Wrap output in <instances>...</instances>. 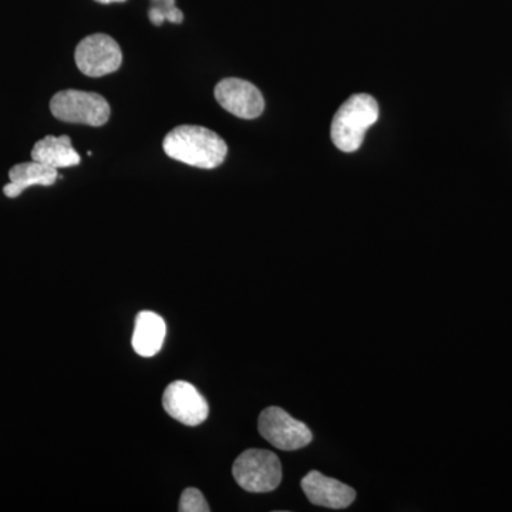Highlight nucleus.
Instances as JSON below:
<instances>
[{
  "label": "nucleus",
  "mask_w": 512,
  "mask_h": 512,
  "mask_svg": "<svg viewBox=\"0 0 512 512\" xmlns=\"http://www.w3.org/2000/svg\"><path fill=\"white\" fill-rule=\"evenodd\" d=\"M168 157L192 167L214 170L224 163L228 146L217 133L201 126H178L163 140Z\"/></svg>",
  "instance_id": "nucleus-1"
},
{
  "label": "nucleus",
  "mask_w": 512,
  "mask_h": 512,
  "mask_svg": "<svg viewBox=\"0 0 512 512\" xmlns=\"http://www.w3.org/2000/svg\"><path fill=\"white\" fill-rule=\"evenodd\" d=\"M379 120V104L370 94H353L340 106L330 127L333 144L345 153L359 150L367 130Z\"/></svg>",
  "instance_id": "nucleus-2"
},
{
  "label": "nucleus",
  "mask_w": 512,
  "mask_h": 512,
  "mask_svg": "<svg viewBox=\"0 0 512 512\" xmlns=\"http://www.w3.org/2000/svg\"><path fill=\"white\" fill-rule=\"evenodd\" d=\"M232 474L248 493H271L282 481L281 461L272 451L249 448L235 460Z\"/></svg>",
  "instance_id": "nucleus-3"
},
{
  "label": "nucleus",
  "mask_w": 512,
  "mask_h": 512,
  "mask_svg": "<svg viewBox=\"0 0 512 512\" xmlns=\"http://www.w3.org/2000/svg\"><path fill=\"white\" fill-rule=\"evenodd\" d=\"M50 111L64 123L92 127L104 126L111 114L109 101L101 94L73 89L56 93L50 100Z\"/></svg>",
  "instance_id": "nucleus-4"
},
{
  "label": "nucleus",
  "mask_w": 512,
  "mask_h": 512,
  "mask_svg": "<svg viewBox=\"0 0 512 512\" xmlns=\"http://www.w3.org/2000/svg\"><path fill=\"white\" fill-rule=\"evenodd\" d=\"M258 430L269 444L284 451L301 450L309 446L313 439L312 431L305 423L275 406L261 413Z\"/></svg>",
  "instance_id": "nucleus-5"
},
{
  "label": "nucleus",
  "mask_w": 512,
  "mask_h": 512,
  "mask_svg": "<svg viewBox=\"0 0 512 512\" xmlns=\"http://www.w3.org/2000/svg\"><path fill=\"white\" fill-rule=\"evenodd\" d=\"M77 69L89 77H103L117 72L123 63L119 43L104 33L84 37L74 53Z\"/></svg>",
  "instance_id": "nucleus-6"
},
{
  "label": "nucleus",
  "mask_w": 512,
  "mask_h": 512,
  "mask_svg": "<svg viewBox=\"0 0 512 512\" xmlns=\"http://www.w3.org/2000/svg\"><path fill=\"white\" fill-rule=\"evenodd\" d=\"M214 94L222 109L239 119L254 120L264 113V96L247 80L228 77L217 84Z\"/></svg>",
  "instance_id": "nucleus-7"
},
{
  "label": "nucleus",
  "mask_w": 512,
  "mask_h": 512,
  "mask_svg": "<svg viewBox=\"0 0 512 512\" xmlns=\"http://www.w3.org/2000/svg\"><path fill=\"white\" fill-rule=\"evenodd\" d=\"M163 406L168 416L188 427L200 426L210 413L204 396L184 380L168 384L163 394Z\"/></svg>",
  "instance_id": "nucleus-8"
},
{
  "label": "nucleus",
  "mask_w": 512,
  "mask_h": 512,
  "mask_svg": "<svg viewBox=\"0 0 512 512\" xmlns=\"http://www.w3.org/2000/svg\"><path fill=\"white\" fill-rule=\"evenodd\" d=\"M301 485L308 500L319 507L342 510L356 500V491L352 487L335 478L323 476L319 471L306 474Z\"/></svg>",
  "instance_id": "nucleus-9"
},
{
  "label": "nucleus",
  "mask_w": 512,
  "mask_h": 512,
  "mask_svg": "<svg viewBox=\"0 0 512 512\" xmlns=\"http://www.w3.org/2000/svg\"><path fill=\"white\" fill-rule=\"evenodd\" d=\"M167 326L157 313L143 311L138 313L133 333V349L138 356L153 357L163 348Z\"/></svg>",
  "instance_id": "nucleus-10"
},
{
  "label": "nucleus",
  "mask_w": 512,
  "mask_h": 512,
  "mask_svg": "<svg viewBox=\"0 0 512 512\" xmlns=\"http://www.w3.org/2000/svg\"><path fill=\"white\" fill-rule=\"evenodd\" d=\"M57 178L59 175H57L56 168L50 167V165L37 163V161L18 164L10 168V183L3 187V192L8 198H16L33 185L50 187L56 183Z\"/></svg>",
  "instance_id": "nucleus-11"
},
{
  "label": "nucleus",
  "mask_w": 512,
  "mask_h": 512,
  "mask_svg": "<svg viewBox=\"0 0 512 512\" xmlns=\"http://www.w3.org/2000/svg\"><path fill=\"white\" fill-rule=\"evenodd\" d=\"M32 160L56 170L80 164L79 153L74 150L69 136H46L37 141L32 150Z\"/></svg>",
  "instance_id": "nucleus-12"
},
{
  "label": "nucleus",
  "mask_w": 512,
  "mask_h": 512,
  "mask_svg": "<svg viewBox=\"0 0 512 512\" xmlns=\"http://www.w3.org/2000/svg\"><path fill=\"white\" fill-rule=\"evenodd\" d=\"M151 2L153 6L148 10V18L153 25L161 26L165 20L171 23H183V12L175 6V0H151Z\"/></svg>",
  "instance_id": "nucleus-13"
},
{
  "label": "nucleus",
  "mask_w": 512,
  "mask_h": 512,
  "mask_svg": "<svg viewBox=\"0 0 512 512\" xmlns=\"http://www.w3.org/2000/svg\"><path fill=\"white\" fill-rule=\"evenodd\" d=\"M178 510L181 512H210V505H208L200 490H197V488H187L181 494Z\"/></svg>",
  "instance_id": "nucleus-14"
},
{
  "label": "nucleus",
  "mask_w": 512,
  "mask_h": 512,
  "mask_svg": "<svg viewBox=\"0 0 512 512\" xmlns=\"http://www.w3.org/2000/svg\"><path fill=\"white\" fill-rule=\"evenodd\" d=\"M96 2L103 3V5H109V3H123L126 2V0H96Z\"/></svg>",
  "instance_id": "nucleus-15"
}]
</instances>
